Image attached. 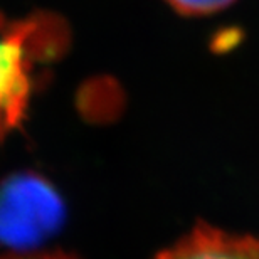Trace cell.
Here are the masks:
<instances>
[{
  "instance_id": "cell-3",
  "label": "cell",
  "mask_w": 259,
  "mask_h": 259,
  "mask_svg": "<svg viewBox=\"0 0 259 259\" xmlns=\"http://www.w3.org/2000/svg\"><path fill=\"white\" fill-rule=\"evenodd\" d=\"M155 259H259V239L202 226Z\"/></svg>"
},
{
  "instance_id": "cell-5",
  "label": "cell",
  "mask_w": 259,
  "mask_h": 259,
  "mask_svg": "<svg viewBox=\"0 0 259 259\" xmlns=\"http://www.w3.org/2000/svg\"><path fill=\"white\" fill-rule=\"evenodd\" d=\"M5 259H71L63 254H32V256H17V257H5Z\"/></svg>"
},
{
  "instance_id": "cell-2",
  "label": "cell",
  "mask_w": 259,
  "mask_h": 259,
  "mask_svg": "<svg viewBox=\"0 0 259 259\" xmlns=\"http://www.w3.org/2000/svg\"><path fill=\"white\" fill-rule=\"evenodd\" d=\"M66 217L59 192L44 177L19 172L0 182V246L25 251L61 229Z\"/></svg>"
},
{
  "instance_id": "cell-1",
  "label": "cell",
  "mask_w": 259,
  "mask_h": 259,
  "mask_svg": "<svg viewBox=\"0 0 259 259\" xmlns=\"http://www.w3.org/2000/svg\"><path fill=\"white\" fill-rule=\"evenodd\" d=\"M66 35L58 20L0 19V140L22 121L30 96V64L35 58L58 53Z\"/></svg>"
},
{
  "instance_id": "cell-4",
  "label": "cell",
  "mask_w": 259,
  "mask_h": 259,
  "mask_svg": "<svg viewBox=\"0 0 259 259\" xmlns=\"http://www.w3.org/2000/svg\"><path fill=\"white\" fill-rule=\"evenodd\" d=\"M232 2L234 0H167V4L177 10L179 14L192 15V17L215 14L219 10L229 7Z\"/></svg>"
}]
</instances>
